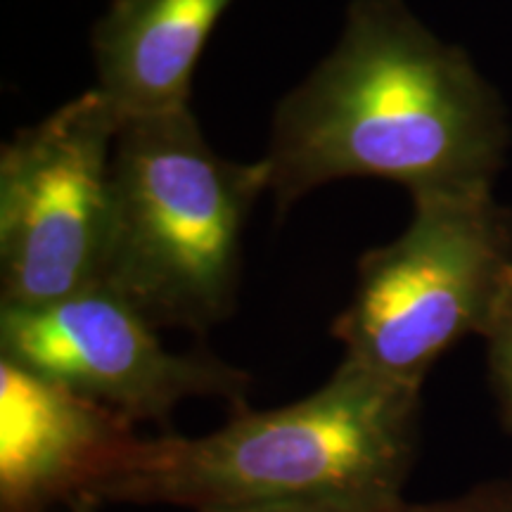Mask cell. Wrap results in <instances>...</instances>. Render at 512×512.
<instances>
[{"instance_id":"cell-8","label":"cell","mask_w":512,"mask_h":512,"mask_svg":"<svg viewBox=\"0 0 512 512\" xmlns=\"http://www.w3.org/2000/svg\"><path fill=\"white\" fill-rule=\"evenodd\" d=\"M233 0H112L91 46L98 91L121 119L188 110L192 74Z\"/></svg>"},{"instance_id":"cell-12","label":"cell","mask_w":512,"mask_h":512,"mask_svg":"<svg viewBox=\"0 0 512 512\" xmlns=\"http://www.w3.org/2000/svg\"><path fill=\"white\" fill-rule=\"evenodd\" d=\"M67 510L69 512H98V503L91 501V498H81V501L69 505Z\"/></svg>"},{"instance_id":"cell-5","label":"cell","mask_w":512,"mask_h":512,"mask_svg":"<svg viewBox=\"0 0 512 512\" xmlns=\"http://www.w3.org/2000/svg\"><path fill=\"white\" fill-rule=\"evenodd\" d=\"M121 121L93 88L3 145V306L36 309L102 283Z\"/></svg>"},{"instance_id":"cell-11","label":"cell","mask_w":512,"mask_h":512,"mask_svg":"<svg viewBox=\"0 0 512 512\" xmlns=\"http://www.w3.org/2000/svg\"><path fill=\"white\" fill-rule=\"evenodd\" d=\"M216 512H361L344 505L330 503H268V505H249V508L235 510H216Z\"/></svg>"},{"instance_id":"cell-7","label":"cell","mask_w":512,"mask_h":512,"mask_svg":"<svg viewBox=\"0 0 512 512\" xmlns=\"http://www.w3.org/2000/svg\"><path fill=\"white\" fill-rule=\"evenodd\" d=\"M138 439L136 422L0 358V512L95 501Z\"/></svg>"},{"instance_id":"cell-10","label":"cell","mask_w":512,"mask_h":512,"mask_svg":"<svg viewBox=\"0 0 512 512\" xmlns=\"http://www.w3.org/2000/svg\"><path fill=\"white\" fill-rule=\"evenodd\" d=\"M384 512H512V477L489 479L446 501L406 503L401 498Z\"/></svg>"},{"instance_id":"cell-2","label":"cell","mask_w":512,"mask_h":512,"mask_svg":"<svg viewBox=\"0 0 512 512\" xmlns=\"http://www.w3.org/2000/svg\"><path fill=\"white\" fill-rule=\"evenodd\" d=\"M420 441V387L344 358L323 387L271 411H235L204 437H140L95 501L195 512L330 503L384 512L401 501Z\"/></svg>"},{"instance_id":"cell-6","label":"cell","mask_w":512,"mask_h":512,"mask_svg":"<svg viewBox=\"0 0 512 512\" xmlns=\"http://www.w3.org/2000/svg\"><path fill=\"white\" fill-rule=\"evenodd\" d=\"M3 361L112 408L131 422L169 425L185 399L247 408L249 375L211 351L174 354L157 328L107 287L36 309H0Z\"/></svg>"},{"instance_id":"cell-1","label":"cell","mask_w":512,"mask_h":512,"mask_svg":"<svg viewBox=\"0 0 512 512\" xmlns=\"http://www.w3.org/2000/svg\"><path fill=\"white\" fill-rule=\"evenodd\" d=\"M505 147L501 100L463 50L403 0H351L337 46L275 107L264 159L285 209L356 176L411 197L491 190Z\"/></svg>"},{"instance_id":"cell-4","label":"cell","mask_w":512,"mask_h":512,"mask_svg":"<svg viewBox=\"0 0 512 512\" xmlns=\"http://www.w3.org/2000/svg\"><path fill=\"white\" fill-rule=\"evenodd\" d=\"M512 292V211L491 190L413 197V221L358 264L332 323L344 358L420 387L460 339L486 337Z\"/></svg>"},{"instance_id":"cell-3","label":"cell","mask_w":512,"mask_h":512,"mask_svg":"<svg viewBox=\"0 0 512 512\" xmlns=\"http://www.w3.org/2000/svg\"><path fill=\"white\" fill-rule=\"evenodd\" d=\"M266 159L216 155L188 110L121 121L102 287L155 328L204 335L235 309L242 238Z\"/></svg>"},{"instance_id":"cell-9","label":"cell","mask_w":512,"mask_h":512,"mask_svg":"<svg viewBox=\"0 0 512 512\" xmlns=\"http://www.w3.org/2000/svg\"><path fill=\"white\" fill-rule=\"evenodd\" d=\"M484 339L491 389L496 394L503 427L512 437V292L498 313L494 328Z\"/></svg>"}]
</instances>
